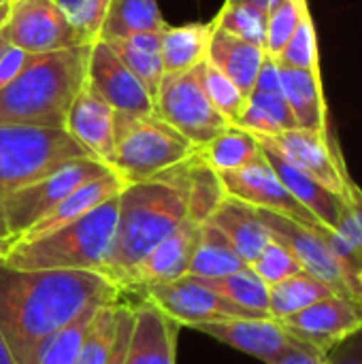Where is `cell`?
Here are the masks:
<instances>
[{"label":"cell","mask_w":362,"mask_h":364,"mask_svg":"<svg viewBox=\"0 0 362 364\" xmlns=\"http://www.w3.org/2000/svg\"><path fill=\"white\" fill-rule=\"evenodd\" d=\"M265 158L269 160V164L273 166L275 175L280 177V181L288 188V192L322 224L329 228H337L344 209H346V200L341 196H337L335 192H331L326 186H322L320 181H316L314 177L305 175L303 171L294 168L290 162H286L282 156H277L275 151L260 147Z\"/></svg>","instance_id":"603a6c76"},{"label":"cell","mask_w":362,"mask_h":364,"mask_svg":"<svg viewBox=\"0 0 362 364\" xmlns=\"http://www.w3.org/2000/svg\"><path fill=\"white\" fill-rule=\"evenodd\" d=\"M326 364H362V328L329 352Z\"/></svg>","instance_id":"7bdbcfd3"},{"label":"cell","mask_w":362,"mask_h":364,"mask_svg":"<svg viewBox=\"0 0 362 364\" xmlns=\"http://www.w3.org/2000/svg\"><path fill=\"white\" fill-rule=\"evenodd\" d=\"M250 269L271 288L297 273H301V264L297 262V258L280 243L271 237V241L265 245V250L258 254V258L250 264Z\"/></svg>","instance_id":"ab89813d"},{"label":"cell","mask_w":362,"mask_h":364,"mask_svg":"<svg viewBox=\"0 0 362 364\" xmlns=\"http://www.w3.org/2000/svg\"><path fill=\"white\" fill-rule=\"evenodd\" d=\"M188 277L192 282L209 288L218 296H222L243 309H250V311H256V314L269 318V286L250 267H245L237 273L224 275V277H215V279H205V277H194V275H188Z\"/></svg>","instance_id":"d6a6232c"},{"label":"cell","mask_w":362,"mask_h":364,"mask_svg":"<svg viewBox=\"0 0 362 364\" xmlns=\"http://www.w3.org/2000/svg\"><path fill=\"white\" fill-rule=\"evenodd\" d=\"M277 322L301 343L329 356L341 341L362 328V305L348 296L333 294Z\"/></svg>","instance_id":"4fadbf2b"},{"label":"cell","mask_w":362,"mask_h":364,"mask_svg":"<svg viewBox=\"0 0 362 364\" xmlns=\"http://www.w3.org/2000/svg\"><path fill=\"white\" fill-rule=\"evenodd\" d=\"M267 19H269V15L256 6L226 0L224 6L220 9V13L211 21L218 30H224V32H228L241 41H247V43L265 49Z\"/></svg>","instance_id":"836d02e7"},{"label":"cell","mask_w":362,"mask_h":364,"mask_svg":"<svg viewBox=\"0 0 362 364\" xmlns=\"http://www.w3.org/2000/svg\"><path fill=\"white\" fill-rule=\"evenodd\" d=\"M213 34V21L209 23H183L162 30L160 55L164 73H183L207 60L209 43Z\"/></svg>","instance_id":"484cf974"},{"label":"cell","mask_w":362,"mask_h":364,"mask_svg":"<svg viewBox=\"0 0 362 364\" xmlns=\"http://www.w3.org/2000/svg\"><path fill=\"white\" fill-rule=\"evenodd\" d=\"M154 105L156 115L183 134L196 149L233 126L207 96L203 64L183 73H164Z\"/></svg>","instance_id":"52a82bcc"},{"label":"cell","mask_w":362,"mask_h":364,"mask_svg":"<svg viewBox=\"0 0 362 364\" xmlns=\"http://www.w3.org/2000/svg\"><path fill=\"white\" fill-rule=\"evenodd\" d=\"M166 173L173 175L186 190L188 220H192L194 224H207L213 211L226 198V190L220 179V173H215L201 158L198 151L192 158L183 160L181 164L169 168Z\"/></svg>","instance_id":"cb8c5ba5"},{"label":"cell","mask_w":362,"mask_h":364,"mask_svg":"<svg viewBox=\"0 0 362 364\" xmlns=\"http://www.w3.org/2000/svg\"><path fill=\"white\" fill-rule=\"evenodd\" d=\"M124 181L111 171L102 177H96L83 186H79L75 192H70L66 198H62L43 220H38L30 230H26L21 235V241H36L41 237L51 235L58 228H64L68 224H73L75 220L83 218L85 213H90L92 209H96L98 205H102L105 200H109L111 196H117L124 190Z\"/></svg>","instance_id":"d6986e66"},{"label":"cell","mask_w":362,"mask_h":364,"mask_svg":"<svg viewBox=\"0 0 362 364\" xmlns=\"http://www.w3.org/2000/svg\"><path fill=\"white\" fill-rule=\"evenodd\" d=\"M6 4H9V0H0V9H2V6H6Z\"/></svg>","instance_id":"11a10c76"},{"label":"cell","mask_w":362,"mask_h":364,"mask_svg":"<svg viewBox=\"0 0 362 364\" xmlns=\"http://www.w3.org/2000/svg\"><path fill=\"white\" fill-rule=\"evenodd\" d=\"M115 151L111 171L128 186L147 181L192 158L198 149L156 113L137 117L113 115Z\"/></svg>","instance_id":"5b68a950"},{"label":"cell","mask_w":362,"mask_h":364,"mask_svg":"<svg viewBox=\"0 0 362 364\" xmlns=\"http://www.w3.org/2000/svg\"><path fill=\"white\" fill-rule=\"evenodd\" d=\"M209 224L215 226L239 254V258L250 267L265 245L271 241V232L262 224L258 211L243 200H237L226 194L220 207L209 218Z\"/></svg>","instance_id":"ffe728a7"},{"label":"cell","mask_w":362,"mask_h":364,"mask_svg":"<svg viewBox=\"0 0 362 364\" xmlns=\"http://www.w3.org/2000/svg\"><path fill=\"white\" fill-rule=\"evenodd\" d=\"M132 290H141L145 301L158 307L169 320L190 328L205 322H220V320H235V318H267L218 296L209 288L192 282L188 275L173 282L143 284Z\"/></svg>","instance_id":"8fae6325"},{"label":"cell","mask_w":362,"mask_h":364,"mask_svg":"<svg viewBox=\"0 0 362 364\" xmlns=\"http://www.w3.org/2000/svg\"><path fill=\"white\" fill-rule=\"evenodd\" d=\"M87 85L115 111L126 115H154L156 105L145 85L117 58L107 41H96L90 47Z\"/></svg>","instance_id":"5bb4252c"},{"label":"cell","mask_w":362,"mask_h":364,"mask_svg":"<svg viewBox=\"0 0 362 364\" xmlns=\"http://www.w3.org/2000/svg\"><path fill=\"white\" fill-rule=\"evenodd\" d=\"M6 45H9V41H6V36L2 34V28H0V55H2V51L6 49Z\"/></svg>","instance_id":"db71d44e"},{"label":"cell","mask_w":362,"mask_h":364,"mask_svg":"<svg viewBox=\"0 0 362 364\" xmlns=\"http://www.w3.org/2000/svg\"><path fill=\"white\" fill-rule=\"evenodd\" d=\"M177 324L151 303L134 309L128 364H175Z\"/></svg>","instance_id":"44dd1931"},{"label":"cell","mask_w":362,"mask_h":364,"mask_svg":"<svg viewBox=\"0 0 362 364\" xmlns=\"http://www.w3.org/2000/svg\"><path fill=\"white\" fill-rule=\"evenodd\" d=\"M198 154L215 173H228L254 162L262 154V149L258 139L250 130H243L239 126H228L213 141L201 147Z\"/></svg>","instance_id":"1f68e13d"},{"label":"cell","mask_w":362,"mask_h":364,"mask_svg":"<svg viewBox=\"0 0 362 364\" xmlns=\"http://www.w3.org/2000/svg\"><path fill=\"white\" fill-rule=\"evenodd\" d=\"M277 62L292 66V68H301V70H309V73L320 75L318 36H316V26H314L312 11H309L307 2L303 4L299 23H297L290 41L286 43L284 51L280 53Z\"/></svg>","instance_id":"d590c367"},{"label":"cell","mask_w":362,"mask_h":364,"mask_svg":"<svg viewBox=\"0 0 362 364\" xmlns=\"http://www.w3.org/2000/svg\"><path fill=\"white\" fill-rule=\"evenodd\" d=\"M19 241H21V235H17V232L0 237V262H4L9 258V254L19 245Z\"/></svg>","instance_id":"c3c4849f"},{"label":"cell","mask_w":362,"mask_h":364,"mask_svg":"<svg viewBox=\"0 0 362 364\" xmlns=\"http://www.w3.org/2000/svg\"><path fill=\"white\" fill-rule=\"evenodd\" d=\"M256 211L262 224L267 226V230L271 232V237L280 241L297 258L303 271L329 284L335 294L348 296L362 305V284L352 279L341 267V262L333 256V252L329 250V245L324 243L318 230L320 224L312 228L273 211H265V209H256Z\"/></svg>","instance_id":"ba28073f"},{"label":"cell","mask_w":362,"mask_h":364,"mask_svg":"<svg viewBox=\"0 0 362 364\" xmlns=\"http://www.w3.org/2000/svg\"><path fill=\"white\" fill-rule=\"evenodd\" d=\"M333 294L335 292L329 284H324L307 271H301L269 288V318H290Z\"/></svg>","instance_id":"f546056e"},{"label":"cell","mask_w":362,"mask_h":364,"mask_svg":"<svg viewBox=\"0 0 362 364\" xmlns=\"http://www.w3.org/2000/svg\"><path fill=\"white\" fill-rule=\"evenodd\" d=\"M90 47L30 53L21 73L0 87V126L64 128L73 100L87 83Z\"/></svg>","instance_id":"7a4b0ae2"},{"label":"cell","mask_w":362,"mask_h":364,"mask_svg":"<svg viewBox=\"0 0 362 364\" xmlns=\"http://www.w3.org/2000/svg\"><path fill=\"white\" fill-rule=\"evenodd\" d=\"M203 335H209L243 354H250L265 364L277 363L286 354L309 348L292 337L277 320L273 318H235L220 322H205L192 326ZM314 350V348H312Z\"/></svg>","instance_id":"2e32d148"},{"label":"cell","mask_w":362,"mask_h":364,"mask_svg":"<svg viewBox=\"0 0 362 364\" xmlns=\"http://www.w3.org/2000/svg\"><path fill=\"white\" fill-rule=\"evenodd\" d=\"M166 21L158 0H111L107 19L100 30V41H119L139 32L164 30Z\"/></svg>","instance_id":"f1b7e54d"},{"label":"cell","mask_w":362,"mask_h":364,"mask_svg":"<svg viewBox=\"0 0 362 364\" xmlns=\"http://www.w3.org/2000/svg\"><path fill=\"white\" fill-rule=\"evenodd\" d=\"M92 271H19L0 262V335L15 364H38L47 343L79 314L119 301Z\"/></svg>","instance_id":"6da1fadb"},{"label":"cell","mask_w":362,"mask_h":364,"mask_svg":"<svg viewBox=\"0 0 362 364\" xmlns=\"http://www.w3.org/2000/svg\"><path fill=\"white\" fill-rule=\"evenodd\" d=\"M220 179L228 196L243 200L254 209L273 211L312 228L320 224L280 181L265 154H260L254 162H250L243 168L220 173Z\"/></svg>","instance_id":"9a60e30c"},{"label":"cell","mask_w":362,"mask_h":364,"mask_svg":"<svg viewBox=\"0 0 362 364\" xmlns=\"http://www.w3.org/2000/svg\"><path fill=\"white\" fill-rule=\"evenodd\" d=\"M0 364H15L11 352H9V346H6V341H4L2 335H0Z\"/></svg>","instance_id":"f907efd6"},{"label":"cell","mask_w":362,"mask_h":364,"mask_svg":"<svg viewBox=\"0 0 362 364\" xmlns=\"http://www.w3.org/2000/svg\"><path fill=\"white\" fill-rule=\"evenodd\" d=\"M111 173V168L94 158H81L64 164L49 177L21 188L2 198L4 218L11 232L23 235L38 220H43L62 198L75 192L79 186Z\"/></svg>","instance_id":"9c48e42d"},{"label":"cell","mask_w":362,"mask_h":364,"mask_svg":"<svg viewBox=\"0 0 362 364\" xmlns=\"http://www.w3.org/2000/svg\"><path fill=\"white\" fill-rule=\"evenodd\" d=\"M235 126L250 130L252 134H265V136H273L284 130L299 128L282 92H258V90H254L247 96V105Z\"/></svg>","instance_id":"4dcf8cb0"},{"label":"cell","mask_w":362,"mask_h":364,"mask_svg":"<svg viewBox=\"0 0 362 364\" xmlns=\"http://www.w3.org/2000/svg\"><path fill=\"white\" fill-rule=\"evenodd\" d=\"M28 55L30 53H26L23 49L13 47V45H6V49L0 55V87L9 85L21 73V68L28 62Z\"/></svg>","instance_id":"ee69618b"},{"label":"cell","mask_w":362,"mask_h":364,"mask_svg":"<svg viewBox=\"0 0 362 364\" xmlns=\"http://www.w3.org/2000/svg\"><path fill=\"white\" fill-rule=\"evenodd\" d=\"M115 111L85 83L70 105L64 130L98 162L111 168L115 151Z\"/></svg>","instance_id":"e0dca14e"},{"label":"cell","mask_w":362,"mask_h":364,"mask_svg":"<svg viewBox=\"0 0 362 364\" xmlns=\"http://www.w3.org/2000/svg\"><path fill=\"white\" fill-rule=\"evenodd\" d=\"M265 55L267 53L262 47L241 41V38H237L224 30H218L213 26L207 60L218 70H222L245 96H250L254 90V83H256V77L265 62Z\"/></svg>","instance_id":"d4e9b609"},{"label":"cell","mask_w":362,"mask_h":364,"mask_svg":"<svg viewBox=\"0 0 362 364\" xmlns=\"http://www.w3.org/2000/svg\"><path fill=\"white\" fill-rule=\"evenodd\" d=\"M245 267L247 264L239 258V254L233 250L228 239L215 226H211L209 222L201 226L198 241L190 258L188 275L215 279L237 273Z\"/></svg>","instance_id":"83f0119b"},{"label":"cell","mask_w":362,"mask_h":364,"mask_svg":"<svg viewBox=\"0 0 362 364\" xmlns=\"http://www.w3.org/2000/svg\"><path fill=\"white\" fill-rule=\"evenodd\" d=\"M273 364H326V356L312 350V348H301V350L286 354L284 358H280Z\"/></svg>","instance_id":"f6af8a7d"},{"label":"cell","mask_w":362,"mask_h":364,"mask_svg":"<svg viewBox=\"0 0 362 364\" xmlns=\"http://www.w3.org/2000/svg\"><path fill=\"white\" fill-rule=\"evenodd\" d=\"M280 79H282V94L299 128L333 136L320 75L280 64Z\"/></svg>","instance_id":"7402d4cb"},{"label":"cell","mask_w":362,"mask_h":364,"mask_svg":"<svg viewBox=\"0 0 362 364\" xmlns=\"http://www.w3.org/2000/svg\"><path fill=\"white\" fill-rule=\"evenodd\" d=\"M6 235H13L9 230V224H6V218H4V209H2V200H0V237H6Z\"/></svg>","instance_id":"816d5d0a"},{"label":"cell","mask_w":362,"mask_h":364,"mask_svg":"<svg viewBox=\"0 0 362 364\" xmlns=\"http://www.w3.org/2000/svg\"><path fill=\"white\" fill-rule=\"evenodd\" d=\"M307 0H282L267 19V38H265V53L271 58H280V53L284 51L286 43L290 41L299 17H301V9Z\"/></svg>","instance_id":"f35d334b"},{"label":"cell","mask_w":362,"mask_h":364,"mask_svg":"<svg viewBox=\"0 0 362 364\" xmlns=\"http://www.w3.org/2000/svg\"><path fill=\"white\" fill-rule=\"evenodd\" d=\"M117 209L119 194L47 237L28 243L19 241L4 264L19 271H92L105 275L115 237Z\"/></svg>","instance_id":"277c9868"},{"label":"cell","mask_w":362,"mask_h":364,"mask_svg":"<svg viewBox=\"0 0 362 364\" xmlns=\"http://www.w3.org/2000/svg\"><path fill=\"white\" fill-rule=\"evenodd\" d=\"M132 326H134V309L119 305L117 324H115V339H113L111 352H109L105 364H128V348H130Z\"/></svg>","instance_id":"b9f144b4"},{"label":"cell","mask_w":362,"mask_h":364,"mask_svg":"<svg viewBox=\"0 0 362 364\" xmlns=\"http://www.w3.org/2000/svg\"><path fill=\"white\" fill-rule=\"evenodd\" d=\"M160 43H162V30L139 32L119 41H109L111 49L132 70V75L145 85L151 98H156L160 81L164 77Z\"/></svg>","instance_id":"4316f807"},{"label":"cell","mask_w":362,"mask_h":364,"mask_svg":"<svg viewBox=\"0 0 362 364\" xmlns=\"http://www.w3.org/2000/svg\"><path fill=\"white\" fill-rule=\"evenodd\" d=\"M6 15H9V4L0 9V28H2V26H4V21H6Z\"/></svg>","instance_id":"f5cc1de1"},{"label":"cell","mask_w":362,"mask_h":364,"mask_svg":"<svg viewBox=\"0 0 362 364\" xmlns=\"http://www.w3.org/2000/svg\"><path fill=\"white\" fill-rule=\"evenodd\" d=\"M98 307H90L83 314H79L70 324H66L45 348L41 354L38 364H75L79 356V348L83 341V335L87 331V324Z\"/></svg>","instance_id":"74e56055"},{"label":"cell","mask_w":362,"mask_h":364,"mask_svg":"<svg viewBox=\"0 0 362 364\" xmlns=\"http://www.w3.org/2000/svg\"><path fill=\"white\" fill-rule=\"evenodd\" d=\"M260 147H267L290 162L294 168L314 177L322 186H326L337 196L346 198L350 175L346 171L344 156L337 145V136H326L322 132L292 128L273 136L254 134Z\"/></svg>","instance_id":"30bf717a"},{"label":"cell","mask_w":362,"mask_h":364,"mask_svg":"<svg viewBox=\"0 0 362 364\" xmlns=\"http://www.w3.org/2000/svg\"><path fill=\"white\" fill-rule=\"evenodd\" d=\"M203 224H194L192 220H183L158 247H154L126 277L124 288L132 290L143 284L156 282H173L188 275L190 258L198 241ZM122 288V290H124Z\"/></svg>","instance_id":"ac0fdd59"},{"label":"cell","mask_w":362,"mask_h":364,"mask_svg":"<svg viewBox=\"0 0 362 364\" xmlns=\"http://www.w3.org/2000/svg\"><path fill=\"white\" fill-rule=\"evenodd\" d=\"M58 6H60V11L70 19V23H73V19L79 15V11L83 9V4H85V0H53Z\"/></svg>","instance_id":"7dc6e473"},{"label":"cell","mask_w":362,"mask_h":364,"mask_svg":"<svg viewBox=\"0 0 362 364\" xmlns=\"http://www.w3.org/2000/svg\"><path fill=\"white\" fill-rule=\"evenodd\" d=\"M109 4L111 0H85L83 9L73 19V28L81 45H94L96 41H100V30L107 19Z\"/></svg>","instance_id":"60d3db41"},{"label":"cell","mask_w":362,"mask_h":364,"mask_svg":"<svg viewBox=\"0 0 362 364\" xmlns=\"http://www.w3.org/2000/svg\"><path fill=\"white\" fill-rule=\"evenodd\" d=\"M203 83L213 107L228 119V124L235 126L247 105V96L209 60L203 62Z\"/></svg>","instance_id":"8d00e7d4"},{"label":"cell","mask_w":362,"mask_h":364,"mask_svg":"<svg viewBox=\"0 0 362 364\" xmlns=\"http://www.w3.org/2000/svg\"><path fill=\"white\" fill-rule=\"evenodd\" d=\"M2 34L9 45L19 47L26 53H45L81 45L70 19L53 0H9Z\"/></svg>","instance_id":"7c38bea8"},{"label":"cell","mask_w":362,"mask_h":364,"mask_svg":"<svg viewBox=\"0 0 362 364\" xmlns=\"http://www.w3.org/2000/svg\"><path fill=\"white\" fill-rule=\"evenodd\" d=\"M228 2H243V4L256 6V9H260V11H265L269 15L282 0H228Z\"/></svg>","instance_id":"681fc988"},{"label":"cell","mask_w":362,"mask_h":364,"mask_svg":"<svg viewBox=\"0 0 362 364\" xmlns=\"http://www.w3.org/2000/svg\"><path fill=\"white\" fill-rule=\"evenodd\" d=\"M344 200H346V207H348L350 215L354 218L358 230L362 232V190L352 179L348 181V192H346V198Z\"/></svg>","instance_id":"bcb514c9"},{"label":"cell","mask_w":362,"mask_h":364,"mask_svg":"<svg viewBox=\"0 0 362 364\" xmlns=\"http://www.w3.org/2000/svg\"><path fill=\"white\" fill-rule=\"evenodd\" d=\"M81 158L92 156L64 128L0 126V200Z\"/></svg>","instance_id":"8992f818"},{"label":"cell","mask_w":362,"mask_h":364,"mask_svg":"<svg viewBox=\"0 0 362 364\" xmlns=\"http://www.w3.org/2000/svg\"><path fill=\"white\" fill-rule=\"evenodd\" d=\"M188 218L186 190L166 171L124 186L107 277L122 290L130 271Z\"/></svg>","instance_id":"3957f363"},{"label":"cell","mask_w":362,"mask_h":364,"mask_svg":"<svg viewBox=\"0 0 362 364\" xmlns=\"http://www.w3.org/2000/svg\"><path fill=\"white\" fill-rule=\"evenodd\" d=\"M117 311H119V301L107 303L96 309L92 316L87 331L83 335L79 356L75 364H105L113 339H115V324H117Z\"/></svg>","instance_id":"e575fe53"}]
</instances>
